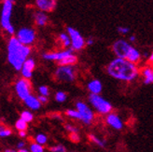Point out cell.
Instances as JSON below:
<instances>
[{
  "mask_svg": "<svg viewBox=\"0 0 153 152\" xmlns=\"http://www.w3.org/2000/svg\"><path fill=\"white\" fill-rule=\"evenodd\" d=\"M105 71L112 79L123 82H133L140 76L137 64L127 59L116 57L106 65Z\"/></svg>",
  "mask_w": 153,
  "mask_h": 152,
  "instance_id": "6da1fadb",
  "label": "cell"
},
{
  "mask_svg": "<svg viewBox=\"0 0 153 152\" xmlns=\"http://www.w3.org/2000/svg\"><path fill=\"white\" fill-rule=\"evenodd\" d=\"M30 46L21 43L16 36H10L7 44V60L15 70L20 71L26 59L30 56Z\"/></svg>",
  "mask_w": 153,
  "mask_h": 152,
  "instance_id": "7a4b0ae2",
  "label": "cell"
},
{
  "mask_svg": "<svg viewBox=\"0 0 153 152\" xmlns=\"http://www.w3.org/2000/svg\"><path fill=\"white\" fill-rule=\"evenodd\" d=\"M112 51L116 57L127 59L135 64H138L142 58L141 52L135 49L131 42L125 39H118L115 41L112 44Z\"/></svg>",
  "mask_w": 153,
  "mask_h": 152,
  "instance_id": "3957f363",
  "label": "cell"
},
{
  "mask_svg": "<svg viewBox=\"0 0 153 152\" xmlns=\"http://www.w3.org/2000/svg\"><path fill=\"white\" fill-rule=\"evenodd\" d=\"M13 2L14 0H4L1 7V16H0L1 27L10 36H12L15 34V28L11 24Z\"/></svg>",
  "mask_w": 153,
  "mask_h": 152,
  "instance_id": "277c9868",
  "label": "cell"
},
{
  "mask_svg": "<svg viewBox=\"0 0 153 152\" xmlns=\"http://www.w3.org/2000/svg\"><path fill=\"white\" fill-rule=\"evenodd\" d=\"M53 76L57 82L71 83L76 80L78 72L74 65H58Z\"/></svg>",
  "mask_w": 153,
  "mask_h": 152,
  "instance_id": "5b68a950",
  "label": "cell"
},
{
  "mask_svg": "<svg viewBox=\"0 0 153 152\" xmlns=\"http://www.w3.org/2000/svg\"><path fill=\"white\" fill-rule=\"evenodd\" d=\"M89 103L93 106V108L96 111V113L100 114V115L105 116L108 113L112 112L113 106L108 102L105 100L101 94H94V93H90L89 95Z\"/></svg>",
  "mask_w": 153,
  "mask_h": 152,
  "instance_id": "8992f818",
  "label": "cell"
},
{
  "mask_svg": "<svg viewBox=\"0 0 153 152\" xmlns=\"http://www.w3.org/2000/svg\"><path fill=\"white\" fill-rule=\"evenodd\" d=\"M76 108L79 111L80 116V121L85 125H91L95 119V114L90 106L82 101L76 103Z\"/></svg>",
  "mask_w": 153,
  "mask_h": 152,
  "instance_id": "52a82bcc",
  "label": "cell"
},
{
  "mask_svg": "<svg viewBox=\"0 0 153 152\" xmlns=\"http://www.w3.org/2000/svg\"><path fill=\"white\" fill-rule=\"evenodd\" d=\"M14 90L16 95L21 100L24 101L30 94H32V84L30 82V79L22 77L18 80H16L14 84Z\"/></svg>",
  "mask_w": 153,
  "mask_h": 152,
  "instance_id": "ba28073f",
  "label": "cell"
},
{
  "mask_svg": "<svg viewBox=\"0 0 153 152\" xmlns=\"http://www.w3.org/2000/svg\"><path fill=\"white\" fill-rule=\"evenodd\" d=\"M15 36L17 37L18 40L21 43L26 45V46H32L36 41V34L34 28L22 27V28H20L16 32Z\"/></svg>",
  "mask_w": 153,
  "mask_h": 152,
  "instance_id": "9c48e42d",
  "label": "cell"
},
{
  "mask_svg": "<svg viewBox=\"0 0 153 152\" xmlns=\"http://www.w3.org/2000/svg\"><path fill=\"white\" fill-rule=\"evenodd\" d=\"M66 32L70 36L71 49L73 50L79 51L82 49H84V47H85V45H86V40L84 39V37L79 33V31H78V30L74 27L68 26L66 28Z\"/></svg>",
  "mask_w": 153,
  "mask_h": 152,
  "instance_id": "30bf717a",
  "label": "cell"
},
{
  "mask_svg": "<svg viewBox=\"0 0 153 152\" xmlns=\"http://www.w3.org/2000/svg\"><path fill=\"white\" fill-rule=\"evenodd\" d=\"M74 50L70 48L65 49V50H55V51H49V52H45L43 53V59L46 61H50V62H56L57 64L61 62L62 60L65 58L68 57L69 55L73 54Z\"/></svg>",
  "mask_w": 153,
  "mask_h": 152,
  "instance_id": "8fae6325",
  "label": "cell"
},
{
  "mask_svg": "<svg viewBox=\"0 0 153 152\" xmlns=\"http://www.w3.org/2000/svg\"><path fill=\"white\" fill-rule=\"evenodd\" d=\"M105 121L108 126H110L112 129L117 130V131L122 130V129H123V126H124L123 121H122L120 117L118 115V114L113 113V112H110L108 114V115H105Z\"/></svg>",
  "mask_w": 153,
  "mask_h": 152,
  "instance_id": "7c38bea8",
  "label": "cell"
},
{
  "mask_svg": "<svg viewBox=\"0 0 153 152\" xmlns=\"http://www.w3.org/2000/svg\"><path fill=\"white\" fill-rule=\"evenodd\" d=\"M35 67H36L35 60L31 57H28L25 62V64L22 65V69L20 70L22 77L30 79L33 77V72H34Z\"/></svg>",
  "mask_w": 153,
  "mask_h": 152,
  "instance_id": "4fadbf2b",
  "label": "cell"
},
{
  "mask_svg": "<svg viewBox=\"0 0 153 152\" xmlns=\"http://www.w3.org/2000/svg\"><path fill=\"white\" fill-rule=\"evenodd\" d=\"M35 5L37 10L44 12H51L55 10L57 0H35Z\"/></svg>",
  "mask_w": 153,
  "mask_h": 152,
  "instance_id": "5bb4252c",
  "label": "cell"
},
{
  "mask_svg": "<svg viewBox=\"0 0 153 152\" xmlns=\"http://www.w3.org/2000/svg\"><path fill=\"white\" fill-rule=\"evenodd\" d=\"M140 75L145 85L153 84V65L148 64L147 65L143 66L140 70Z\"/></svg>",
  "mask_w": 153,
  "mask_h": 152,
  "instance_id": "9a60e30c",
  "label": "cell"
},
{
  "mask_svg": "<svg viewBox=\"0 0 153 152\" xmlns=\"http://www.w3.org/2000/svg\"><path fill=\"white\" fill-rule=\"evenodd\" d=\"M24 104L28 109H30L31 111H36L41 108V102L38 99V96L30 94L27 98L24 100Z\"/></svg>",
  "mask_w": 153,
  "mask_h": 152,
  "instance_id": "2e32d148",
  "label": "cell"
},
{
  "mask_svg": "<svg viewBox=\"0 0 153 152\" xmlns=\"http://www.w3.org/2000/svg\"><path fill=\"white\" fill-rule=\"evenodd\" d=\"M33 19H34L35 24L38 27L46 26L49 22V17L47 15V12H44V11L39 10L34 13Z\"/></svg>",
  "mask_w": 153,
  "mask_h": 152,
  "instance_id": "e0dca14e",
  "label": "cell"
},
{
  "mask_svg": "<svg viewBox=\"0 0 153 152\" xmlns=\"http://www.w3.org/2000/svg\"><path fill=\"white\" fill-rule=\"evenodd\" d=\"M87 89L90 93L99 94V93H101L103 90V84L99 79H91L87 83Z\"/></svg>",
  "mask_w": 153,
  "mask_h": 152,
  "instance_id": "ac0fdd59",
  "label": "cell"
},
{
  "mask_svg": "<svg viewBox=\"0 0 153 152\" xmlns=\"http://www.w3.org/2000/svg\"><path fill=\"white\" fill-rule=\"evenodd\" d=\"M58 41L60 45L65 49L71 48V39L68 33H61L58 36Z\"/></svg>",
  "mask_w": 153,
  "mask_h": 152,
  "instance_id": "d6986e66",
  "label": "cell"
},
{
  "mask_svg": "<svg viewBox=\"0 0 153 152\" xmlns=\"http://www.w3.org/2000/svg\"><path fill=\"white\" fill-rule=\"evenodd\" d=\"M88 138H89L90 142L94 143V145H96L97 147L101 148H105V142L103 139H101L100 137L96 136L95 134H94V133H89Z\"/></svg>",
  "mask_w": 153,
  "mask_h": 152,
  "instance_id": "ffe728a7",
  "label": "cell"
},
{
  "mask_svg": "<svg viewBox=\"0 0 153 152\" xmlns=\"http://www.w3.org/2000/svg\"><path fill=\"white\" fill-rule=\"evenodd\" d=\"M76 62H78V57L73 53V54L69 55L68 57L61 61V62H59L57 65H75Z\"/></svg>",
  "mask_w": 153,
  "mask_h": 152,
  "instance_id": "44dd1931",
  "label": "cell"
},
{
  "mask_svg": "<svg viewBox=\"0 0 153 152\" xmlns=\"http://www.w3.org/2000/svg\"><path fill=\"white\" fill-rule=\"evenodd\" d=\"M21 119L25 120L26 122L30 123V122H32L33 119H34V114L31 112V110H30V109L24 110V111H22V113H21Z\"/></svg>",
  "mask_w": 153,
  "mask_h": 152,
  "instance_id": "7402d4cb",
  "label": "cell"
},
{
  "mask_svg": "<svg viewBox=\"0 0 153 152\" xmlns=\"http://www.w3.org/2000/svg\"><path fill=\"white\" fill-rule=\"evenodd\" d=\"M65 116L69 119H78L79 120L80 119V116H79V111L76 110V108L75 109H67L65 111Z\"/></svg>",
  "mask_w": 153,
  "mask_h": 152,
  "instance_id": "603a6c76",
  "label": "cell"
},
{
  "mask_svg": "<svg viewBox=\"0 0 153 152\" xmlns=\"http://www.w3.org/2000/svg\"><path fill=\"white\" fill-rule=\"evenodd\" d=\"M27 126H28V122H26L25 120H24L22 119H19L16 123H15V128H16V130L19 132V131H25L27 129Z\"/></svg>",
  "mask_w": 153,
  "mask_h": 152,
  "instance_id": "cb8c5ba5",
  "label": "cell"
},
{
  "mask_svg": "<svg viewBox=\"0 0 153 152\" xmlns=\"http://www.w3.org/2000/svg\"><path fill=\"white\" fill-rule=\"evenodd\" d=\"M35 142L40 144V145H46L48 142V136L46 135L45 133H39L36 135L35 137Z\"/></svg>",
  "mask_w": 153,
  "mask_h": 152,
  "instance_id": "d4e9b609",
  "label": "cell"
},
{
  "mask_svg": "<svg viewBox=\"0 0 153 152\" xmlns=\"http://www.w3.org/2000/svg\"><path fill=\"white\" fill-rule=\"evenodd\" d=\"M12 134V130L10 128L7 127V126H1L0 127V137L2 138H6L9 137Z\"/></svg>",
  "mask_w": 153,
  "mask_h": 152,
  "instance_id": "484cf974",
  "label": "cell"
},
{
  "mask_svg": "<svg viewBox=\"0 0 153 152\" xmlns=\"http://www.w3.org/2000/svg\"><path fill=\"white\" fill-rule=\"evenodd\" d=\"M67 99V94L63 92V90H59L55 93V101L58 103H65Z\"/></svg>",
  "mask_w": 153,
  "mask_h": 152,
  "instance_id": "4316f807",
  "label": "cell"
},
{
  "mask_svg": "<svg viewBox=\"0 0 153 152\" xmlns=\"http://www.w3.org/2000/svg\"><path fill=\"white\" fill-rule=\"evenodd\" d=\"M29 150L31 152H43L44 147H43V145H40V144H38L36 142H34L30 145Z\"/></svg>",
  "mask_w": 153,
  "mask_h": 152,
  "instance_id": "83f0119b",
  "label": "cell"
},
{
  "mask_svg": "<svg viewBox=\"0 0 153 152\" xmlns=\"http://www.w3.org/2000/svg\"><path fill=\"white\" fill-rule=\"evenodd\" d=\"M38 94L40 95H45V96H49L50 95V89L48 86L42 85L38 88Z\"/></svg>",
  "mask_w": 153,
  "mask_h": 152,
  "instance_id": "f1b7e54d",
  "label": "cell"
},
{
  "mask_svg": "<svg viewBox=\"0 0 153 152\" xmlns=\"http://www.w3.org/2000/svg\"><path fill=\"white\" fill-rule=\"evenodd\" d=\"M65 131L68 133H79V129L76 128V126L70 124V123H66L65 125Z\"/></svg>",
  "mask_w": 153,
  "mask_h": 152,
  "instance_id": "f546056e",
  "label": "cell"
},
{
  "mask_svg": "<svg viewBox=\"0 0 153 152\" xmlns=\"http://www.w3.org/2000/svg\"><path fill=\"white\" fill-rule=\"evenodd\" d=\"M50 151L51 152H65L66 151V148L65 146L63 145H55V146H53L50 148Z\"/></svg>",
  "mask_w": 153,
  "mask_h": 152,
  "instance_id": "4dcf8cb0",
  "label": "cell"
},
{
  "mask_svg": "<svg viewBox=\"0 0 153 152\" xmlns=\"http://www.w3.org/2000/svg\"><path fill=\"white\" fill-rule=\"evenodd\" d=\"M117 31H118V33H119L120 36H127V35L130 33V29H129L127 26L121 25V26H119V27H118Z\"/></svg>",
  "mask_w": 153,
  "mask_h": 152,
  "instance_id": "1f68e13d",
  "label": "cell"
},
{
  "mask_svg": "<svg viewBox=\"0 0 153 152\" xmlns=\"http://www.w3.org/2000/svg\"><path fill=\"white\" fill-rule=\"evenodd\" d=\"M69 138H70V140H71L73 143H79V140H80V137H79V133H69Z\"/></svg>",
  "mask_w": 153,
  "mask_h": 152,
  "instance_id": "d6a6232c",
  "label": "cell"
},
{
  "mask_svg": "<svg viewBox=\"0 0 153 152\" xmlns=\"http://www.w3.org/2000/svg\"><path fill=\"white\" fill-rule=\"evenodd\" d=\"M38 99H39V101L41 102L42 105H45V104H47L48 101H49V96H45V95L38 94Z\"/></svg>",
  "mask_w": 153,
  "mask_h": 152,
  "instance_id": "836d02e7",
  "label": "cell"
},
{
  "mask_svg": "<svg viewBox=\"0 0 153 152\" xmlns=\"http://www.w3.org/2000/svg\"><path fill=\"white\" fill-rule=\"evenodd\" d=\"M16 148H17V149H18V151H19V150H21V149H22V148H26V143H25V141H20V142H18Z\"/></svg>",
  "mask_w": 153,
  "mask_h": 152,
  "instance_id": "e575fe53",
  "label": "cell"
},
{
  "mask_svg": "<svg viewBox=\"0 0 153 152\" xmlns=\"http://www.w3.org/2000/svg\"><path fill=\"white\" fill-rule=\"evenodd\" d=\"M94 43V40L93 37H88V39H86V45L87 46H91Z\"/></svg>",
  "mask_w": 153,
  "mask_h": 152,
  "instance_id": "d590c367",
  "label": "cell"
},
{
  "mask_svg": "<svg viewBox=\"0 0 153 152\" xmlns=\"http://www.w3.org/2000/svg\"><path fill=\"white\" fill-rule=\"evenodd\" d=\"M18 133H19V135H20V137H21V138H25V137H26V135H27L26 130H25V131H19Z\"/></svg>",
  "mask_w": 153,
  "mask_h": 152,
  "instance_id": "8d00e7d4",
  "label": "cell"
},
{
  "mask_svg": "<svg viewBox=\"0 0 153 152\" xmlns=\"http://www.w3.org/2000/svg\"><path fill=\"white\" fill-rule=\"evenodd\" d=\"M148 64L153 65V51L150 53V55H149V58H148Z\"/></svg>",
  "mask_w": 153,
  "mask_h": 152,
  "instance_id": "74e56055",
  "label": "cell"
},
{
  "mask_svg": "<svg viewBox=\"0 0 153 152\" xmlns=\"http://www.w3.org/2000/svg\"><path fill=\"white\" fill-rule=\"evenodd\" d=\"M135 40H136V37H135L134 35H132V36H129V41L131 42V43H134Z\"/></svg>",
  "mask_w": 153,
  "mask_h": 152,
  "instance_id": "f35d334b",
  "label": "cell"
},
{
  "mask_svg": "<svg viewBox=\"0 0 153 152\" xmlns=\"http://www.w3.org/2000/svg\"><path fill=\"white\" fill-rule=\"evenodd\" d=\"M28 151H30V150H29V149H27L26 148H22V149L19 150V152H28Z\"/></svg>",
  "mask_w": 153,
  "mask_h": 152,
  "instance_id": "ab89813d",
  "label": "cell"
},
{
  "mask_svg": "<svg viewBox=\"0 0 153 152\" xmlns=\"http://www.w3.org/2000/svg\"><path fill=\"white\" fill-rule=\"evenodd\" d=\"M5 151H6V152H10H10H14L15 150L12 149V148H10H10H7V149H5Z\"/></svg>",
  "mask_w": 153,
  "mask_h": 152,
  "instance_id": "60d3db41",
  "label": "cell"
}]
</instances>
